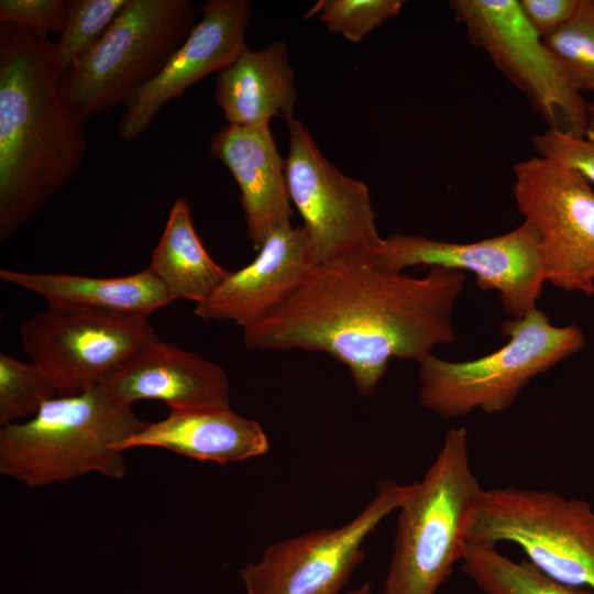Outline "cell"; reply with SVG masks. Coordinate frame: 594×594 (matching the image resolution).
I'll return each mask as SVG.
<instances>
[{
	"label": "cell",
	"instance_id": "cell-10",
	"mask_svg": "<svg viewBox=\"0 0 594 594\" xmlns=\"http://www.w3.org/2000/svg\"><path fill=\"white\" fill-rule=\"evenodd\" d=\"M31 362L57 396L100 385L116 369L157 340L145 316L47 306L20 326Z\"/></svg>",
	"mask_w": 594,
	"mask_h": 594
},
{
	"label": "cell",
	"instance_id": "cell-7",
	"mask_svg": "<svg viewBox=\"0 0 594 594\" xmlns=\"http://www.w3.org/2000/svg\"><path fill=\"white\" fill-rule=\"evenodd\" d=\"M468 542L513 543L551 579L594 592V509L583 499L548 490H483Z\"/></svg>",
	"mask_w": 594,
	"mask_h": 594
},
{
	"label": "cell",
	"instance_id": "cell-25",
	"mask_svg": "<svg viewBox=\"0 0 594 594\" xmlns=\"http://www.w3.org/2000/svg\"><path fill=\"white\" fill-rule=\"evenodd\" d=\"M128 0H69L66 21L54 42L65 73L106 33Z\"/></svg>",
	"mask_w": 594,
	"mask_h": 594
},
{
	"label": "cell",
	"instance_id": "cell-8",
	"mask_svg": "<svg viewBox=\"0 0 594 594\" xmlns=\"http://www.w3.org/2000/svg\"><path fill=\"white\" fill-rule=\"evenodd\" d=\"M285 121L287 186L314 265L377 253L384 238L367 186L331 164L301 121L294 116Z\"/></svg>",
	"mask_w": 594,
	"mask_h": 594
},
{
	"label": "cell",
	"instance_id": "cell-27",
	"mask_svg": "<svg viewBox=\"0 0 594 594\" xmlns=\"http://www.w3.org/2000/svg\"><path fill=\"white\" fill-rule=\"evenodd\" d=\"M537 155L580 173L594 185V138L559 129H547L532 138Z\"/></svg>",
	"mask_w": 594,
	"mask_h": 594
},
{
	"label": "cell",
	"instance_id": "cell-12",
	"mask_svg": "<svg viewBox=\"0 0 594 594\" xmlns=\"http://www.w3.org/2000/svg\"><path fill=\"white\" fill-rule=\"evenodd\" d=\"M411 488L392 480L377 484L373 499L350 522L312 530L268 546L240 571L244 594H341L365 559L367 537Z\"/></svg>",
	"mask_w": 594,
	"mask_h": 594
},
{
	"label": "cell",
	"instance_id": "cell-19",
	"mask_svg": "<svg viewBox=\"0 0 594 594\" xmlns=\"http://www.w3.org/2000/svg\"><path fill=\"white\" fill-rule=\"evenodd\" d=\"M215 100L231 125L271 128L274 117L293 116L297 91L285 43L243 51L218 73Z\"/></svg>",
	"mask_w": 594,
	"mask_h": 594
},
{
	"label": "cell",
	"instance_id": "cell-21",
	"mask_svg": "<svg viewBox=\"0 0 594 594\" xmlns=\"http://www.w3.org/2000/svg\"><path fill=\"white\" fill-rule=\"evenodd\" d=\"M147 267L173 300L184 298L196 305L206 300L230 273L202 245L193 223L190 205L184 197L174 201Z\"/></svg>",
	"mask_w": 594,
	"mask_h": 594
},
{
	"label": "cell",
	"instance_id": "cell-20",
	"mask_svg": "<svg viewBox=\"0 0 594 594\" xmlns=\"http://www.w3.org/2000/svg\"><path fill=\"white\" fill-rule=\"evenodd\" d=\"M0 278L42 296L48 306L148 317L173 299L148 268L122 277L0 270Z\"/></svg>",
	"mask_w": 594,
	"mask_h": 594
},
{
	"label": "cell",
	"instance_id": "cell-24",
	"mask_svg": "<svg viewBox=\"0 0 594 594\" xmlns=\"http://www.w3.org/2000/svg\"><path fill=\"white\" fill-rule=\"evenodd\" d=\"M57 393L45 373L33 362L0 354V424L33 417Z\"/></svg>",
	"mask_w": 594,
	"mask_h": 594
},
{
	"label": "cell",
	"instance_id": "cell-23",
	"mask_svg": "<svg viewBox=\"0 0 594 594\" xmlns=\"http://www.w3.org/2000/svg\"><path fill=\"white\" fill-rule=\"evenodd\" d=\"M543 42L573 86L594 94V0H580L573 15Z\"/></svg>",
	"mask_w": 594,
	"mask_h": 594
},
{
	"label": "cell",
	"instance_id": "cell-3",
	"mask_svg": "<svg viewBox=\"0 0 594 594\" xmlns=\"http://www.w3.org/2000/svg\"><path fill=\"white\" fill-rule=\"evenodd\" d=\"M145 424L101 385L56 396L33 417L1 426L0 472L29 487L91 472L121 479L127 463L118 446Z\"/></svg>",
	"mask_w": 594,
	"mask_h": 594
},
{
	"label": "cell",
	"instance_id": "cell-16",
	"mask_svg": "<svg viewBox=\"0 0 594 594\" xmlns=\"http://www.w3.org/2000/svg\"><path fill=\"white\" fill-rule=\"evenodd\" d=\"M100 385L118 402L132 406L156 399L169 410L230 407V385L222 367L160 339L133 354Z\"/></svg>",
	"mask_w": 594,
	"mask_h": 594
},
{
	"label": "cell",
	"instance_id": "cell-30",
	"mask_svg": "<svg viewBox=\"0 0 594 594\" xmlns=\"http://www.w3.org/2000/svg\"><path fill=\"white\" fill-rule=\"evenodd\" d=\"M586 136L594 138V101L587 103Z\"/></svg>",
	"mask_w": 594,
	"mask_h": 594
},
{
	"label": "cell",
	"instance_id": "cell-22",
	"mask_svg": "<svg viewBox=\"0 0 594 594\" xmlns=\"http://www.w3.org/2000/svg\"><path fill=\"white\" fill-rule=\"evenodd\" d=\"M460 568L482 594H594L551 579L526 559L515 561L495 546L468 542Z\"/></svg>",
	"mask_w": 594,
	"mask_h": 594
},
{
	"label": "cell",
	"instance_id": "cell-18",
	"mask_svg": "<svg viewBox=\"0 0 594 594\" xmlns=\"http://www.w3.org/2000/svg\"><path fill=\"white\" fill-rule=\"evenodd\" d=\"M133 448H160L197 461L228 464L261 457L270 444L257 421L231 407H220L169 410L118 446L121 452Z\"/></svg>",
	"mask_w": 594,
	"mask_h": 594
},
{
	"label": "cell",
	"instance_id": "cell-17",
	"mask_svg": "<svg viewBox=\"0 0 594 594\" xmlns=\"http://www.w3.org/2000/svg\"><path fill=\"white\" fill-rule=\"evenodd\" d=\"M211 155L232 174L240 188L248 235L260 250L276 230L292 226L285 160L270 128L227 124L211 138Z\"/></svg>",
	"mask_w": 594,
	"mask_h": 594
},
{
	"label": "cell",
	"instance_id": "cell-31",
	"mask_svg": "<svg viewBox=\"0 0 594 594\" xmlns=\"http://www.w3.org/2000/svg\"><path fill=\"white\" fill-rule=\"evenodd\" d=\"M341 594H374L370 582H365L359 587L343 592Z\"/></svg>",
	"mask_w": 594,
	"mask_h": 594
},
{
	"label": "cell",
	"instance_id": "cell-9",
	"mask_svg": "<svg viewBox=\"0 0 594 594\" xmlns=\"http://www.w3.org/2000/svg\"><path fill=\"white\" fill-rule=\"evenodd\" d=\"M470 42L483 50L548 124L585 135L587 103L522 14L518 0H452Z\"/></svg>",
	"mask_w": 594,
	"mask_h": 594
},
{
	"label": "cell",
	"instance_id": "cell-26",
	"mask_svg": "<svg viewBox=\"0 0 594 594\" xmlns=\"http://www.w3.org/2000/svg\"><path fill=\"white\" fill-rule=\"evenodd\" d=\"M402 0H321L308 15L317 14L331 33L359 43L386 20L396 16Z\"/></svg>",
	"mask_w": 594,
	"mask_h": 594
},
{
	"label": "cell",
	"instance_id": "cell-6",
	"mask_svg": "<svg viewBox=\"0 0 594 594\" xmlns=\"http://www.w3.org/2000/svg\"><path fill=\"white\" fill-rule=\"evenodd\" d=\"M196 25L189 0H128L101 38L64 73L84 121L125 103L154 79Z\"/></svg>",
	"mask_w": 594,
	"mask_h": 594
},
{
	"label": "cell",
	"instance_id": "cell-14",
	"mask_svg": "<svg viewBox=\"0 0 594 594\" xmlns=\"http://www.w3.org/2000/svg\"><path fill=\"white\" fill-rule=\"evenodd\" d=\"M251 9L246 0H209L200 7L201 19L182 46L161 73L124 103L118 138H139L167 102L206 76L219 73L245 51Z\"/></svg>",
	"mask_w": 594,
	"mask_h": 594
},
{
	"label": "cell",
	"instance_id": "cell-15",
	"mask_svg": "<svg viewBox=\"0 0 594 594\" xmlns=\"http://www.w3.org/2000/svg\"><path fill=\"white\" fill-rule=\"evenodd\" d=\"M314 266L301 227L273 232L246 266L229 273L194 314L202 320L233 321L243 330L264 320L296 290Z\"/></svg>",
	"mask_w": 594,
	"mask_h": 594
},
{
	"label": "cell",
	"instance_id": "cell-29",
	"mask_svg": "<svg viewBox=\"0 0 594 594\" xmlns=\"http://www.w3.org/2000/svg\"><path fill=\"white\" fill-rule=\"evenodd\" d=\"M524 16L542 37L550 35L575 12L580 0H518Z\"/></svg>",
	"mask_w": 594,
	"mask_h": 594
},
{
	"label": "cell",
	"instance_id": "cell-11",
	"mask_svg": "<svg viewBox=\"0 0 594 594\" xmlns=\"http://www.w3.org/2000/svg\"><path fill=\"white\" fill-rule=\"evenodd\" d=\"M514 200L536 231L547 282L594 294V190L576 170L536 155L513 168Z\"/></svg>",
	"mask_w": 594,
	"mask_h": 594
},
{
	"label": "cell",
	"instance_id": "cell-4",
	"mask_svg": "<svg viewBox=\"0 0 594 594\" xmlns=\"http://www.w3.org/2000/svg\"><path fill=\"white\" fill-rule=\"evenodd\" d=\"M483 490L471 468L468 430L449 429L433 463L397 509L383 594L438 593L464 556Z\"/></svg>",
	"mask_w": 594,
	"mask_h": 594
},
{
	"label": "cell",
	"instance_id": "cell-2",
	"mask_svg": "<svg viewBox=\"0 0 594 594\" xmlns=\"http://www.w3.org/2000/svg\"><path fill=\"white\" fill-rule=\"evenodd\" d=\"M47 33L0 22V240L36 217L79 173L85 122L64 91Z\"/></svg>",
	"mask_w": 594,
	"mask_h": 594
},
{
	"label": "cell",
	"instance_id": "cell-5",
	"mask_svg": "<svg viewBox=\"0 0 594 594\" xmlns=\"http://www.w3.org/2000/svg\"><path fill=\"white\" fill-rule=\"evenodd\" d=\"M502 331L508 341L484 356L454 362L431 354L418 363L420 406L443 419L503 413L532 378L585 345L578 326H553L538 308Z\"/></svg>",
	"mask_w": 594,
	"mask_h": 594
},
{
	"label": "cell",
	"instance_id": "cell-28",
	"mask_svg": "<svg viewBox=\"0 0 594 594\" xmlns=\"http://www.w3.org/2000/svg\"><path fill=\"white\" fill-rule=\"evenodd\" d=\"M69 0H1L0 22L43 32H61Z\"/></svg>",
	"mask_w": 594,
	"mask_h": 594
},
{
	"label": "cell",
	"instance_id": "cell-1",
	"mask_svg": "<svg viewBox=\"0 0 594 594\" xmlns=\"http://www.w3.org/2000/svg\"><path fill=\"white\" fill-rule=\"evenodd\" d=\"M464 285L461 271L431 267L417 277L377 253L314 265L282 306L243 330V341L252 350L327 353L370 397L392 359L420 363L455 341L453 309Z\"/></svg>",
	"mask_w": 594,
	"mask_h": 594
},
{
	"label": "cell",
	"instance_id": "cell-13",
	"mask_svg": "<svg viewBox=\"0 0 594 594\" xmlns=\"http://www.w3.org/2000/svg\"><path fill=\"white\" fill-rule=\"evenodd\" d=\"M377 256L399 272L414 266L470 272L481 289L497 292L510 319L537 308L547 282L538 235L526 221L506 233L465 243L393 233L383 239Z\"/></svg>",
	"mask_w": 594,
	"mask_h": 594
}]
</instances>
